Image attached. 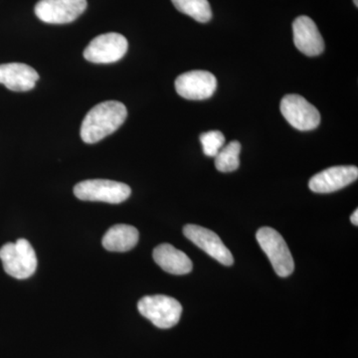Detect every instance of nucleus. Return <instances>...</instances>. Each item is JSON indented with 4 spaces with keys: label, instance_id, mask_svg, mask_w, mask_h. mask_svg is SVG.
Instances as JSON below:
<instances>
[{
    "label": "nucleus",
    "instance_id": "nucleus-6",
    "mask_svg": "<svg viewBox=\"0 0 358 358\" xmlns=\"http://www.w3.org/2000/svg\"><path fill=\"white\" fill-rule=\"evenodd\" d=\"M128 40L124 35L110 32L99 35L84 51L87 61L96 64H110L121 60L128 51Z\"/></svg>",
    "mask_w": 358,
    "mask_h": 358
},
{
    "label": "nucleus",
    "instance_id": "nucleus-15",
    "mask_svg": "<svg viewBox=\"0 0 358 358\" xmlns=\"http://www.w3.org/2000/svg\"><path fill=\"white\" fill-rule=\"evenodd\" d=\"M138 231L136 227L127 224H117L103 235V248L110 252H128L138 244Z\"/></svg>",
    "mask_w": 358,
    "mask_h": 358
},
{
    "label": "nucleus",
    "instance_id": "nucleus-5",
    "mask_svg": "<svg viewBox=\"0 0 358 358\" xmlns=\"http://www.w3.org/2000/svg\"><path fill=\"white\" fill-rule=\"evenodd\" d=\"M256 237L277 275L286 278L293 274L294 259L281 234L273 228L263 227L258 230Z\"/></svg>",
    "mask_w": 358,
    "mask_h": 358
},
{
    "label": "nucleus",
    "instance_id": "nucleus-3",
    "mask_svg": "<svg viewBox=\"0 0 358 358\" xmlns=\"http://www.w3.org/2000/svg\"><path fill=\"white\" fill-rule=\"evenodd\" d=\"M138 312L159 329H171L178 324L182 313L180 303L164 294L145 296L138 303Z\"/></svg>",
    "mask_w": 358,
    "mask_h": 358
},
{
    "label": "nucleus",
    "instance_id": "nucleus-7",
    "mask_svg": "<svg viewBox=\"0 0 358 358\" xmlns=\"http://www.w3.org/2000/svg\"><path fill=\"white\" fill-rule=\"evenodd\" d=\"M281 113L287 122L299 131H312L320 122L317 108L296 94H289L282 99Z\"/></svg>",
    "mask_w": 358,
    "mask_h": 358
},
{
    "label": "nucleus",
    "instance_id": "nucleus-18",
    "mask_svg": "<svg viewBox=\"0 0 358 358\" xmlns=\"http://www.w3.org/2000/svg\"><path fill=\"white\" fill-rule=\"evenodd\" d=\"M200 141L206 157H215L225 145V136L219 131H210L200 136Z\"/></svg>",
    "mask_w": 358,
    "mask_h": 358
},
{
    "label": "nucleus",
    "instance_id": "nucleus-11",
    "mask_svg": "<svg viewBox=\"0 0 358 358\" xmlns=\"http://www.w3.org/2000/svg\"><path fill=\"white\" fill-rule=\"evenodd\" d=\"M357 178V166H333L313 176L308 187L315 193H331L352 185Z\"/></svg>",
    "mask_w": 358,
    "mask_h": 358
},
{
    "label": "nucleus",
    "instance_id": "nucleus-16",
    "mask_svg": "<svg viewBox=\"0 0 358 358\" xmlns=\"http://www.w3.org/2000/svg\"><path fill=\"white\" fill-rule=\"evenodd\" d=\"M173 6L181 13L190 16L200 23H206L212 18V10L208 0H171Z\"/></svg>",
    "mask_w": 358,
    "mask_h": 358
},
{
    "label": "nucleus",
    "instance_id": "nucleus-14",
    "mask_svg": "<svg viewBox=\"0 0 358 358\" xmlns=\"http://www.w3.org/2000/svg\"><path fill=\"white\" fill-rule=\"evenodd\" d=\"M154 260L162 270L173 275H185L192 271L189 257L171 244H162L154 250Z\"/></svg>",
    "mask_w": 358,
    "mask_h": 358
},
{
    "label": "nucleus",
    "instance_id": "nucleus-13",
    "mask_svg": "<svg viewBox=\"0 0 358 358\" xmlns=\"http://www.w3.org/2000/svg\"><path fill=\"white\" fill-rule=\"evenodd\" d=\"M39 80L38 73L23 63L0 65V84L14 92H27L34 88Z\"/></svg>",
    "mask_w": 358,
    "mask_h": 358
},
{
    "label": "nucleus",
    "instance_id": "nucleus-9",
    "mask_svg": "<svg viewBox=\"0 0 358 358\" xmlns=\"http://www.w3.org/2000/svg\"><path fill=\"white\" fill-rule=\"evenodd\" d=\"M216 89L217 79L208 71H189L176 80V92L186 100H206L213 95Z\"/></svg>",
    "mask_w": 358,
    "mask_h": 358
},
{
    "label": "nucleus",
    "instance_id": "nucleus-10",
    "mask_svg": "<svg viewBox=\"0 0 358 358\" xmlns=\"http://www.w3.org/2000/svg\"><path fill=\"white\" fill-rule=\"evenodd\" d=\"M183 234L193 244L203 250L205 253L222 265L231 266L234 263V258L229 249L224 245L222 240L213 231L201 226L188 224L183 228Z\"/></svg>",
    "mask_w": 358,
    "mask_h": 358
},
{
    "label": "nucleus",
    "instance_id": "nucleus-2",
    "mask_svg": "<svg viewBox=\"0 0 358 358\" xmlns=\"http://www.w3.org/2000/svg\"><path fill=\"white\" fill-rule=\"evenodd\" d=\"M0 260L7 274L18 280L28 279L37 268L36 253L26 239L3 245L0 248Z\"/></svg>",
    "mask_w": 358,
    "mask_h": 358
},
{
    "label": "nucleus",
    "instance_id": "nucleus-8",
    "mask_svg": "<svg viewBox=\"0 0 358 358\" xmlns=\"http://www.w3.org/2000/svg\"><path fill=\"white\" fill-rule=\"evenodd\" d=\"M87 8V0H40L34 11L49 24H67L76 20Z\"/></svg>",
    "mask_w": 358,
    "mask_h": 358
},
{
    "label": "nucleus",
    "instance_id": "nucleus-12",
    "mask_svg": "<svg viewBox=\"0 0 358 358\" xmlns=\"http://www.w3.org/2000/svg\"><path fill=\"white\" fill-rule=\"evenodd\" d=\"M294 43L305 55L317 56L324 50V42L319 28L308 16H299L293 23Z\"/></svg>",
    "mask_w": 358,
    "mask_h": 358
},
{
    "label": "nucleus",
    "instance_id": "nucleus-1",
    "mask_svg": "<svg viewBox=\"0 0 358 358\" xmlns=\"http://www.w3.org/2000/svg\"><path fill=\"white\" fill-rule=\"evenodd\" d=\"M128 110L117 101H108L90 110L81 124V138L86 143H96L117 131L126 121Z\"/></svg>",
    "mask_w": 358,
    "mask_h": 358
},
{
    "label": "nucleus",
    "instance_id": "nucleus-17",
    "mask_svg": "<svg viewBox=\"0 0 358 358\" xmlns=\"http://www.w3.org/2000/svg\"><path fill=\"white\" fill-rule=\"evenodd\" d=\"M241 152V143L237 141H231L221 148L215 157V166L221 173H232L237 171L240 166L239 155Z\"/></svg>",
    "mask_w": 358,
    "mask_h": 358
},
{
    "label": "nucleus",
    "instance_id": "nucleus-4",
    "mask_svg": "<svg viewBox=\"0 0 358 358\" xmlns=\"http://www.w3.org/2000/svg\"><path fill=\"white\" fill-rule=\"evenodd\" d=\"M74 194L83 201L107 202L120 204L131 196L129 185L108 179H89L81 181L74 187Z\"/></svg>",
    "mask_w": 358,
    "mask_h": 358
},
{
    "label": "nucleus",
    "instance_id": "nucleus-19",
    "mask_svg": "<svg viewBox=\"0 0 358 358\" xmlns=\"http://www.w3.org/2000/svg\"><path fill=\"white\" fill-rule=\"evenodd\" d=\"M350 221H352V223L353 224V225H355V226L358 225V210H357H357L353 212L352 215L350 216Z\"/></svg>",
    "mask_w": 358,
    "mask_h": 358
},
{
    "label": "nucleus",
    "instance_id": "nucleus-20",
    "mask_svg": "<svg viewBox=\"0 0 358 358\" xmlns=\"http://www.w3.org/2000/svg\"><path fill=\"white\" fill-rule=\"evenodd\" d=\"M353 2H355V6H358V0H353Z\"/></svg>",
    "mask_w": 358,
    "mask_h": 358
}]
</instances>
